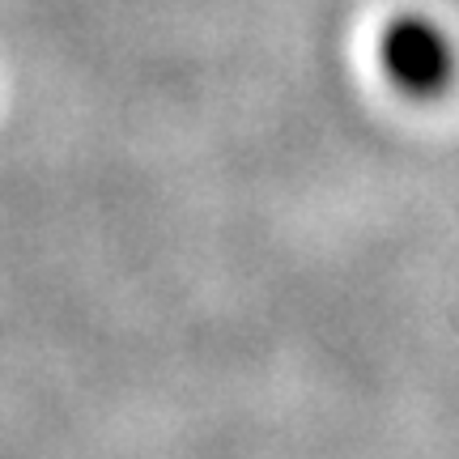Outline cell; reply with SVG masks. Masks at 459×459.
I'll return each instance as SVG.
<instances>
[{"label": "cell", "mask_w": 459, "mask_h": 459, "mask_svg": "<svg viewBox=\"0 0 459 459\" xmlns=\"http://www.w3.org/2000/svg\"><path fill=\"white\" fill-rule=\"evenodd\" d=\"M383 68L409 99H443L455 82V48L429 17L404 13L383 30Z\"/></svg>", "instance_id": "cell-1"}]
</instances>
